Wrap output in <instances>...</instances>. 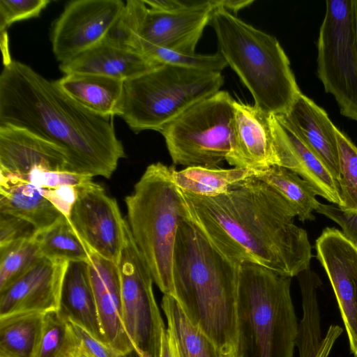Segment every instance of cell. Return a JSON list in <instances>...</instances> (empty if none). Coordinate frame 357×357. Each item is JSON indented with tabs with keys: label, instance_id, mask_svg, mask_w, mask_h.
I'll return each mask as SVG.
<instances>
[{
	"label": "cell",
	"instance_id": "obj_1",
	"mask_svg": "<svg viewBox=\"0 0 357 357\" xmlns=\"http://www.w3.org/2000/svg\"><path fill=\"white\" fill-rule=\"evenodd\" d=\"M180 190L190 219L231 261L297 276L310 267L307 231L294 223V208L255 175L218 196Z\"/></svg>",
	"mask_w": 357,
	"mask_h": 357
},
{
	"label": "cell",
	"instance_id": "obj_2",
	"mask_svg": "<svg viewBox=\"0 0 357 357\" xmlns=\"http://www.w3.org/2000/svg\"><path fill=\"white\" fill-rule=\"evenodd\" d=\"M0 125L26 129L62 147L74 173L109 178L126 156L111 117L84 108L54 80L15 60L0 75Z\"/></svg>",
	"mask_w": 357,
	"mask_h": 357
},
{
	"label": "cell",
	"instance_id": "obj_3",
	"mask_svg": "<svg viewBox=\"0 0 357 357\" xmlns=\"http://www.w3.org/2000/svg\"><path fill=\"white\" fill-rule=\"evenodd\" d=\"M240 266L222 254L189 216L181 222L174 251L173 297L223 357L238 351Z\"/></svg>",
	"mask_w": 357,
	"mask_h": 357
},
{
	"label": "cell",
	"instance_id": "obj_4",
	"mask_svg": "<svg viewBox=\"0 0 357 357\" xmlns=\"http://www.w3.org/2000/svg\"><path fill=\"white\" fill-rule=\"evenodd\" d=\"M210 24L218 52L250 91L254 105L268 114L286 113L301 91L277 38L222 8L215 10Z\"/></svg>",
	"mask_w": 357,
	"mask_h": 357
},
{
	"label": "cell",
	"instance_id": "obj_5",
	"mask_svg": "<svg viewBox=\"0 0 357 357\" xmlns=\"http://www.w3.org/2000/svg\"><path fill=\"white\" fill-rule=\"evenodd\" d=\"M174 169L160 162L149 165L125 198L126 221L153 282L164 294L172 296L176 234L181 222L189 216L173 178Z\"/></svg>",
	"mask_w": 357,
	"mask_h": 357
},
{
	"label": "cell",
	"instance_id": "obj_6",
	"mask_svg": "<svg viewBox=\"0 0 357 357\" xmlns=\"http://www.w3.org/2000/svg\"><path fill=\"white\" fill-rule=\"evenodd\" d=\"M291 279L257 264H241L238 354L241 357H293L298 324Z\"/></svg>",
	"mask_w": 357,
	"mask_h": 357
},
{
	"label": "cell",
	"instance_id": "obj_7",
	"mask_svg": "<svg viewBox=\"0 0 357 357\" xmlns=\"http://www.w3.org/2000/svg\"><path fill=\"white\" fill-rule=\"evenodd\" d=\"M221 73L161 64L124 82L119 116L137 133L160 131L188 108L220 91Z\"/></svg>",
	"mask_w": 357,
	"mask_h": 357
},
{
	"label": "cell",
	"instance_id": "obj_8",
	"mask_svg": "<svg viewBox=\"0 0 357 357\" xmlns=\"http://www.w3.org/2000/svg\"><path fill=\"white\" fill-rule=\"evenodd\" d=\"M234 101L220 90L160 131L174 165L216 167L227 160L233 144Z\"/></svg>",
	"mask_w": 357,
	"mask_h": 357
},
{
	"label": "cell",
	"instance_id": "obj_9",
	"mask_svg": "<svg viewBox=\"0 0 357 357\" xmlns=\"http://www.w3.org/2000/svg\"><path fill=\"white\" fill-rule=\"evenodd\" d=\"M317 75L340 114L357 121V24L354 0H327L317 39Z\"/></svg>",
	"mask_w": 357,
	"mask_h": 357
},
{
	"label": "cell",
	"instance_id": "obj_10",
	"mask_svg": "<svg viewBox=\"0 0 357 357\" xmlns=\"http://www.w3.org/2000/svg\"><path fill=\"white\" fill-rule=\"evenodd\" d=\"M117 265L126 332L140 357H160L162 333L165 328L153 295V279L127 221Z\"/></svg>",
	"mask_w": 357,
	"mask_h": 357
},
{
	"label": "cell",
	"instance_id": "obj_11",
	"mask_svg": "<svg viewBox=\"0 0 357 357\" xmlns=\"http://www.w3.org/2000/svg\"><path fill=\"white\" fill-rule=\"evenodd\" d=\"M121 0H75L68 2L52 24V52L61 63L101 43L121 15Z\"/></svg>",
	"mask_w": 357,
	"mask_h": 357
},
{
	"label": "cell",
	"instance_id": "obj_12",
	"mask_svg": "<svg viewBox=\"0 0 357 357\" xmlns=\"http://www.w3.org/2000/svg\"><path fill=\"white\" fill-rule=\"evenodd\" d=\"M76 199L68 219L93 252L118 264L125 240L126 220L115 199L90 181L76 187Z\"/></svg>",
	"mask_w": 357,
	"mask_h": 357
},
{
	"label": "cell",
	"instance_id": "obj_13",
	"mask_svg": "<svg viewBox=\"0 0 357 357\" xmlns=\"http://www.w3.org/2000/svg\"><path fill=\"white\" fill-rule=\"evenodd\" d=\"M317 258L336 297L350 349L357 354V246L336 228H325L316 240Z\"/></svg>",
	"mask_w": 357,
	"mask_h": 357
},
{
	"label": "cell",
	"instance_id": "obj_14",
	"mask_svg": "<svg viewBox=\"0 0 357 357\" xmlns=\"http://www.w3.org/2000/svg\"><path fill=\"white\" fill-rule=\"evenodd\" d=\"M66 172H73L64 149L26 129L0 125L1 175Z\"/></svg>",
	"mask_w": 357,
	"mask_h": 357
},
{
	"label": "cell",
	"instance_id": "obj_15",
	"mask_svg": "<svg viewBox=\"0 0 357 357\" xmlns=\"http://www.w3.org/2000/svg\"><path fill=\"white\" fill-rule=\"evenodd\" d=\"M68 263L43 257L22 276L0 291V319L59 310Z\"/></svg>",
	"mask_w": 357,
	"mask_h": 357
},
{
	"label": "cell",
	"instance_id": "obj_16",
	"mask_svg": "<svg viewBox=\"0 0 357 357\" xmlns=\"http://www.w3.org/2000/svg\"><path fill=\"white\" fill-rule=\"evenodd\" d=\"M89 250V277L105 342L118 354H128L135 349L123 323L118 265Z\"/></svg>",
	"mask_w": 357,
	"mask_h": 357
},
{
	"label": "cell",
	"instance_id": "obj_17",
	"mask_svg": "<svg viewBox=\"0 0 357 357\" xmlns=\"http://www.w3.org/2000/svg\"><path fill=\"white\" fill-rule=\"evenodd\" d=\"M233 106V144L227 162L253 170L278 165L270 114L241 101L234 100Z\"/></svg>",
	"mask_w": 357,
	"mask_h": 357
},
{
	"label": "cell",
	"instance_id": "obj_18",
	"mask_svg": "<svg viewBox=\"0 0 357 357\" xmlns=\"http://www.w3.org/2000/svg\"><path fill=\"white\" fill-rule=\"evenodd\" d=\"M269 123L278 166L296 172L317 195L340 206L339 183L323 162L278 115L270 114Z\"/></svg>",
	"mask_w": 357,
	"mask_h": 357
},
{
	"label": "cell",
	"instance_id": "obj_19",
	"mask_svg": "<svg viewBox=\"0 0 357 357\" xmlns=\"http://www.w3.org/2000/svg\"><path fill=\"white\" fill-rule=\"evenodd\" d=\"M279 118L323 162L338 181L340 177L337 127L326 112L302 92Z\"/></svg>",
	"mask_w": 357,
	"mask_h": 357
},
{
	"label": "cell",
	"instance_id": "obj_20",
	"mask_svg": "<svg viewBox=\"0 0 357 357\" xmlns=\"http://www.w3.org/2000/svg\"><path fill=\"white\" fill-rule=\"evenodd\" d=\"M161 65L150 57L105 41L59 65L64 75L88 73L123 82L139 77Z\"/></svg>",
	"mask_w": 357,
	"mask_h": 357
},
{
	"label": "cell",
	"instance_id": "obj_21",
	"mask_svg": "<svg viewBox=\"0 0 357 357\" xmlns=\"http://www.w3.org/2000/svg\"><path fill=\"white\" fill-rule=\"evenodd\" d=\"M59 312L106 344L89 277L88 261L68 263L62 282Z\"/></svg>",
	"mask_w": 357,
	"mask_h": 357
},
{
	"label": "cell",
	"instance_id": "obj_22",
	"mask_svg": "<svg viewBox=\"0 0 357 357\" xmlns=\"http://www.w3.org/2000/svg\"><path fill=\"white\" fill-rule=\"evenodd\" d=\"M47 191L19 177L0 174V213L20 218L38 230L46 228L63 215L47 198Z\"/></svg>",
	"mask_w": 357,
	"mask_h": 357
},
{
	"label": "cell",
	"instance_id": "obj_23",
	"mask_svg": "<svg viewBox=\"0 0 357 357\" xmlns=\"http://www.w3.org/2000/svg\"><path fill=\"white\" fill-rule=\"evenodd\" d=\"M56 85L84 108L105 117L119 116L124 94V82L88 73L64 75Z\"/></svg>",
	"mask_w": 357,
	"mask_h": 357
},
{
	"label": "cell",
	"instance_id": "obj_24",
	"mask_svg": "<svg viewBox=\"0 0 357 357\" xmlns=\"http://www.w3.org/2000/svg\"><path fill=\"white\" fill-rule=\"evenodd\" d=\"M255 176L264 181L296 210L299 220H314L313 212L318 208L319 202L312 185L296 172L278 165L255 169Z\"/></svg>",
	"mask_w": 357,
	"mask_h": 357
},
{
	"label": "cell",
	"instance_id": "obj_25",
	"mask_svg": "<svg viewBox=\"0 0 357 357\" xmlns=\"http://www.w3.org/2000/svg\"><path fill=\"white\" fill-rule=\"evenodd\" d=\"M302 295L303 318L298 324L296 346L300 357H317L324 338L321 335L317 289L322 284L310 267L298 275Z\"/></svg>",
	"mask_w": 357,
	"mask_h": 357
},
{
	"label": "cell",
	"instance_id": "obj_26",
	"mask_svg": "<svg viewBox=\"0 0 357 357\" xmlns=\"http://www.w3.org/2000/svg\"><path fill=\"white\" fill-rule=\"evenodd\" d=\"M44 316L26 313L0 319V357H36Z\"/></svg>",
	"mask_w": 357,
	"mask_h": 357
},
{
	"label": "cell",
	"instance_id": "obj_27",
	"mask_svg": "<svg viewBox=\"0 0 357 357\" xmlns=\"http://www.w3.org/2000/svg\"><path fill=\"white\" fill-rule=\"evenodd\" d=\"M253 175L255 170L243 167L222 169L193 166L173 172V178L178 188L202 197L221 195L232 184Z\"/></svg>",
	"mask_w": 357,
	"mask_h": 357
},
{
	"label": "cell",
	"instance_id": "obj_28",
	"mask_svg": "<svg viewBox=\"0 0 357 357\" xmlns=\"http://www.w3.org/2000/svg\"><path fill=\"white\" fill-rule=\"evenodd\" d=\"M161 306L183 357H223L209 337L191 322L174 297L164 294Z\"/></svg>",
	"mask_w": 357,
	"mask_h": 357
},
{
	"label": "cell",
	"instance_id": "obj_29",
	"mask_svg": "<svg viewBox=\"0 0 357 357\" xmlns=\"http://www.w3.org/2000/svg\"><path fill=\"white\" fill-rule=\"evenodd\" d=\"M34 238L45 257L68 262L89 260L88 246L66 215L49 227L38 230Z\"/></svg>",
	"mask_w": 357,
	"mask_h": 357
},
{
	"label": "cell",
	"instance_id": "obj_30",
	"mask_svg": "<svg viewBox=\"0 0 357 357\" xmlns=\"http://www.w3.org/2000/svg\"><path fill=\"white\" fill-rule=\"evenodd\" d=\"M82 347L71 322L59 310L45 314L36 357H79Z\"/></svg>",
	"mask_w": 357,
	"mask_h": 357
},
{
	"label": "cell",
	"instance_id": "obj_31",
	"mask_svg": "<svg viewBox=\"0 0 357 357\" xmlns=\"http://www.w3.org/2000/svg\"><path fill=\"white\" fill-rule=\"evenodd\" d=\"M43 257L34 236L0 246V291L22 276Z\"/></svg>",
	"mask_w": 357,
	"mask_h": 357
},
{
	"label": "cell",
	"instance_id": "obj_32",
	"mask_svg": "<svg viewBox=\"0 0 357 357\" xmlns=\"http://www.w3.org/2000/svg\"><path fill=\"white\" fill-rule=\"evenodd\" d=\"M340 177L338 181L341 209L357 211V146L336 128Z\"/></svg>",
	"mask_w": 357,
	"mask_h": 357
},
{
	"label": "cell",
	"instance_id": "obj_33",
	"mask_svg": "<svg viewBox=\"0 0 357 357\" xmlns=\"http://www.w3.org/2000/svg\"><path fill=\"white\" fill-rule=\"evenodd\" d=\"M137 52L160 64H169L208 72L221 73L227 66L222 56L215 54H185L153 45H142Z\"/></svg>",
	"mask_w": 357,
	"mask_h": 357
},
{
	"label": "cell",
	"instance_id": "obj_34",
	"mask_svg": "<svg viewBox=\"0 0 357 357\" xmlns=\"http://www.w3.org/2000/svg\"><path fill=\"white\" fill-rule=\"evenodd\" d=\"M50 3L49 0H1L0 31H6L13 23L40 16Z\"/></svg>",
	"mask_w": 357,
	"mask_h": 357
},
{
	"label": "cell",
	"instance_id": "obj_35",
	"mask_svg": "<svg viewBox=\"0 0 357 357\" xmlns=\"http://www.w3.org/2000/svg\"><path fill=\"white\" fill-rule=\"evenodd\" d=\"M38 229L30 222L14 215L0 213V246L32 238Z\"/></svg>",
	"mask_w": 357,
	"mask_h": 357
},
{
	"label": "cell",
	"instance_id": "obj_36",
	"mask_svg": "<svg viewBox=\"0 0 357 357\" xmlns=\"http://www.w3.org/2000/svg\"><path fill=\"white\" fill-rule=\"evenodd\" d=\"M316 212L336 222L343 235L357 246V211H344L333 204H320Z\"/></svg>",
	"mask_w": 357,
	"mask_h": 357
},
{
	"label": "cell",
	"instance_id": "obj_37",
	"mask_svg": "<svg viewBox=\"0 0 357 357\" xmlns=\"http://www.w3.org/2000/svg\"><path fill=\"white\" fill-rule=\"evenodd\" d=\"M70 322L79 340L81 347L88 357H119L121 354L116 352L105 342L98 340L84 328L76 323Z\"/></svg>",
	"mask_w": 357,
	"mask_h": 357
},
{
	"label": "cell",
	"instance_id": "obj_38",
	"mask_svg": "<svg viewBox=\"0 0 357 357\" xmlns=\"http://www.w3.org/2000/svg\"><path fill=\"white\" fill-rule=\"evenodd\" d=\"M160 357H181L176 339L168 328L162 333Z\"/></svg>",
	"mask_w": 357,
	"mask_h": 357
},
{
	"label": "cell",
	"instance_id": "obj_39",
	"mask_svg": "<svg viewBox=\"0 0 357 357\" xmlns=\"http://www.w3.org/2000/svg\"><path fill=\"white\" fill-rule=\"evenodd\" d=\"M342 333V328L339 326H331L326 336L324 337L321 347L317 357H328L335 340L339 337Z\"/></svg>",
	"mask_w": 357,
	"mask_h": 357
},
{
	"label": "cell",
	"instance_id": "obj_40",
	"mask_svg": "<svg viewBox=\"0 0 357 357\" xmlns=\"http://www.w3.org/2000/svg\"><path fill=\"white\" fill-rule=\"evenodd\" d=\"M252 0H218V8H222L232 14L249 6Z\"/></svg>",
	"mask_w": 357,
	"mask_h": 357
},
{
	"label": "cell",
	"instance_id": "obj_41",
	"mask_svg": "<svg viewBox=\"0 0 357 357\" xmlns=\"http://www.w3.org/2000/svg\"><path fill=\"white\" fill-rule=\"evenodd\" d=\"M0 33L1 49L2 50L3 65H6L10 63L13 59L10 58L8 50L7 31H0Z\"/></svg>",
	"mask_w": 357,
	"mask_h": 357
},
{
	"label": "cell",
	"instance_id": "obj_42",
	"mask_svg": "<svg viewBox=\"0 0 357 357\" xmlns=\"http://www.w3.org/2000/svg\"><path fill=\"white\" fill-rule=\"evenodd\" d=\"M119 357H140L137 353L133 350L130 353L126 354V355H120Z\"/></svg>",
	"mask_w": 357,
	"mask_h": 357
},
{
	"label": "cell",
	"instance_id": "obj_43",
	"mask_svg": "<svg viewBox=\"0 0 357 357\" xmlns=\"http://www.w3.org/2000/svg\"><path fill=\"white\" fill-rule=\"evenodd\" d=\"M354 6H355L356 24H357V0H354Z\"/></svg>",
	"mask_w": 357,
	"mask_h": 357
},
{
	"label": "cell",
	"instance_id": "obj_44",
	"mask_svg": "<svg viewBox=\"0 0 357 357\" xmlns=\"http://www.w3.org/2000/svg\"><path fill=\"white\" fill-rule=\"evenodd\" d=\"M229 357H241V356H239L238 354H236V355H234V356H229Z\"/></svg>",
	"mask_w": 357,
	"mask_h": 357
},
{
	"label": "cell",
	"instance_id": "obj_45",
	"mask_svg": "<svg viewBox=\"0 0 357 357\" xmlns=\"http://www.w3.org/2000/svg\"><path fill=\"white\" fill-rule=\"evenodd\" d=\"M354 357H357V354H354Z\"/></svg>",
	"mask_w": 357,
	"mask_h": 357
},
{
	"label": "cell",
	"instance_id": "obj_46",
	"mask_svg": "<svg viewBox=\"0 0 357 357\" xmlns=\"http://www.w3.org/2000/svg\"><path fill=\"white\" fill-rule=\"evenodd\" d=\"M180 354H181V353H180ZM181 357H183V356H181Z\"/></svg>",
	"mask_w": 357,
	"mask_h": 357
}]
</instances>
